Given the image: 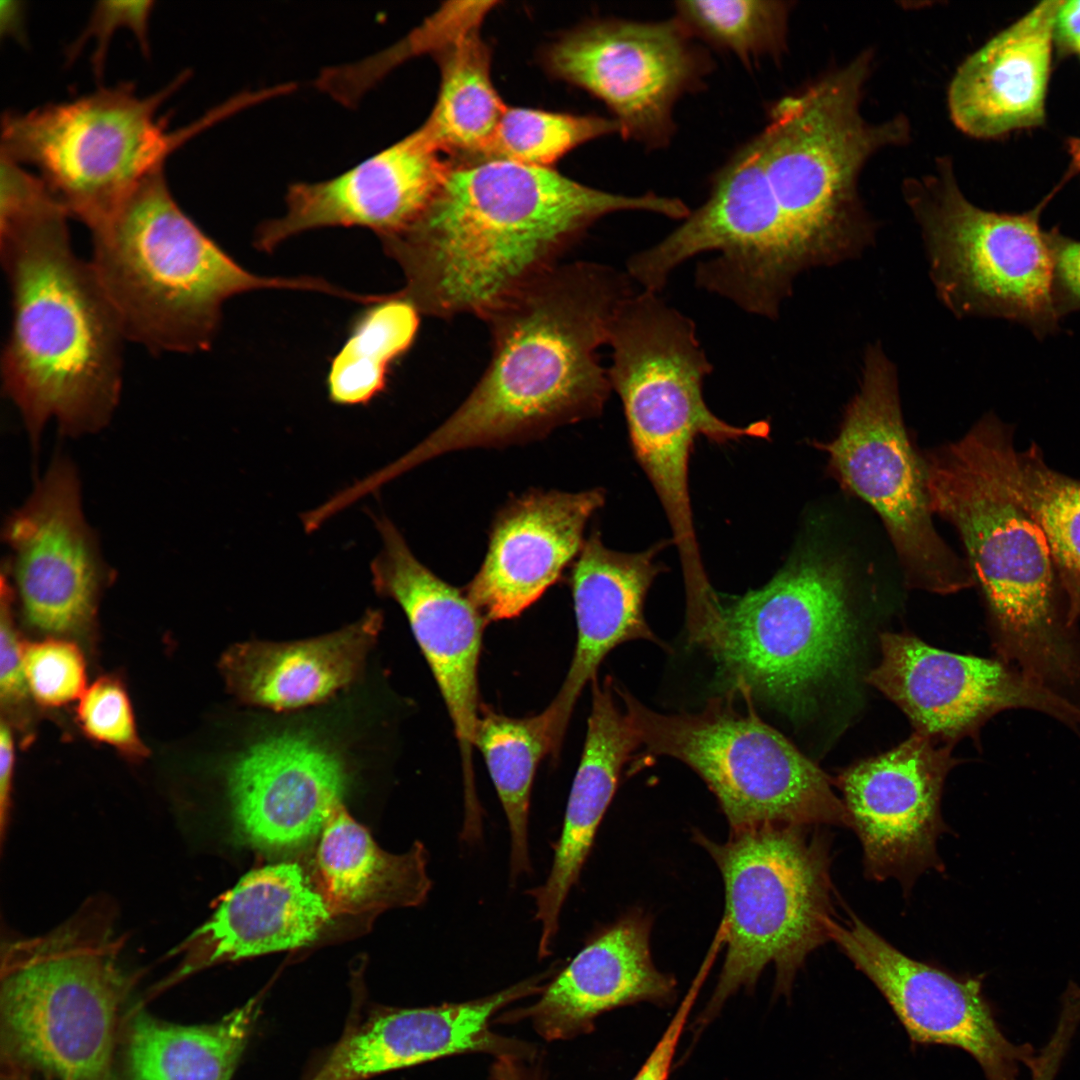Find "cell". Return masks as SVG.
Segmentation results:
<instances>
[{
	"label": "cell",
	"mask_w": 1080,
	"mask_h": 1080,
	"mask_svg": "<svg viewBox=\"0 0 1080 1080\" xmlns=\"http://www.w3.org/2000/svg\"><path fill=\"white\" fill-rule=\"evenodd\" d=\"M688 210L678 198L615 194L550 168L481 159L455 164L413 223L379 239L404 274L398 293L419 313L484 319L558 265L600 218L647 211L683 219Z\"/></svg>",
	"instance_id": "1"
},
{
	"label": "cell",
	"mask_w": 1080,
	"mask_h": 1080,
	"mask_svg": "<svg viewBox=\"0 0 1080 1080\" xmlns=\"http://www.w3.org/2000/svg\"><path fill=\"white\" fill-rule=\"evenodd\" d=\"M68 217L38 181L0 203V255L12 307L2 387L35 453L51 420L71 437L103 429L122 388L126 338L90 262L72 248Z\"/></svg>",
	"instance_id": "2"
},
{
	"label": "cell",
	"mask_w": 1080,
	"mask_h": 1080,
	"mask_svg": "<svg viewBox=\"0 0 1080 1080\" xmlns=\"http://www.w3.org/2000/svg\"><path fill=\"white\" fill-rule=\"evenodd\" d=\"M627 272L594 262L558 264L483 320L492 356L462 404L386 467L394 479L437 456L538 440L599 416L612 391L598 350L620 305L635 293Z\"/></svg>",
	"instance_id": "3"
},
{
	"label": "cell",
	"mask_w": 1080,
	"mask_h": 1080,
	"mask_svg": "<svg viewBox=\"0 0 1080 1080\" xmlns=\"http://www.w3.org/2000/svg\"><path fill=\"white\" fill-rule=\"evenodd\" d=\"M932 513L957 530L982 592L997 658L1080 705V628L1045 536L963 437L922 456Z\"/></svg>",
	"instance_id": "4"
},
{
	"label": "cell",
	"mask_w": 1080,
	"mask_h": 1080,
	"mask_svg": "<svg viewBox=\"0 0 1080 1080\" xmlns=\"http://www.w3.org/2000/svg\"><path fill=\"white\" fill-rule=\"evenodd\" d=\"M90 264L126 340L152 352L207 350L223 304L256 289L337 288L313 277H263L244 269L181 209L163 168L90 229Z\"/></svg>",
	"instance_id": "5"
},
{
	"label": "cell",
	"mask_w": 1080,
	"mask_h": 1080,
	"mask_svg": "<svg viewBox=\"0 0 1080 1080\" xmlns=\"http://www.w3.org/2000/svg\"><path fill=\"white\" fill-rule=\"evenodd\" d=\"M123 947L103 898L46 934L4 944L3 1065L52 1080H112L117 1016L129 987Z\"/></svg>",
	"instance_id": "6"
},
{
	"label": "cell",
	"mask_w": 1080,
	"mask_h": 1080,
	"mask_svg": "<svg viewBox=\"0 0 1080 1080\" xmlns=\"http://www.w3.org/2000/svg\"><path fill=\"white\" fill-rule=\"evenodd\" d=\"M872 55L772 105L756 136L765 171L806 269L859 255L873 228L861 205L857 179L877 151L904 143L903 117L873 124L860 112Z\"/></svg>",
	"instance_id": "7"
},
{
	"label": "cell",
	"mask_w": 1080,
	"mask_h": 1080,
	"mask_svg": "<svg viewBox=\"0 0 1080 1080\" xmlns=\"http://www.w3.org/2000/svg\"><path fill=\"white\" fill-rule=\"evenodd\" d=\"M608 369L625 414L632 449L669 520L681 564L702 562L689 492V460L696 437L724 443L766 438L767 421L735 426L717 417L703 396L713 366L692 319L659 293L635 292L611 325Z\"/></svg>",
	"instance_id": "8"
},
{
	"label": "cell",
	"mask_w": 1080,
	"mask_h": 1080,
	"mask_svg": "<svg viewBox=\"0 0 1080 1080\" xmlns=\"http://www.w3.org/2000/svg\"><path fill=\"white\" fill-rule=\"evenodd\" d=\"M725 886L727 951L703 1027L768 964L788 994L807 956L830 940L834 918L831 839L821 826L763 825L732 831L723 843L695 833Z\"/></svg>",
	"instance_id": "9"
},
{
	"label": "cell",
	"mask_w": 1080,
	"mask_h": 1080,
	"mask_svg": "<svg viewBox=\"0 0 1080 1080\" xmlns=\"http://www.w3.org/2000/svg\"><path fill=\"white\" fill-rule=\"evenodd\" d=\"M187 78L183 72L148 96L122 82L67 102L6 112L1 154L37 168L69 217L92 229L163 168L171 152L236 112L226 101L193 124L168 131L158 111Z\"/></svg>",
	"instance_id": "10"
},
{
	"label": "cell",
	"mask_w": 1080,
	"mask_h": 1080,
	"mask_svg": "<svg viewBox=\"0 0 1080 1080\" xmlns=\"http://www.w3.org/2000/svg\"><path fill=\"white\" fill-rule=\"evenodd\" d=\"M852 638L844 565L806 547L762 587L721 599L701 646L731 689L792 713L842 667Z\"/></svg>",
	"instance_id": "11"
},
{
	"label": "cell",
	"mask_w": 1080,
	"mask_h": 1080,
	"mask_svg": "<svg viewBox=\"0 0 1080 1080\" xmlns=\"http://www.w3.org/2000/svg\"><path fill=\"white\" fill-rule=\"evenodd\" d=\"M625 714L646 751L694 770L716 796L732 831L763 825L847 826L844 804L829 777L786 737L765 723L748 696L735 690L696 713L662 714L616 687Z\"/></svg>",
	"instance_id": "12"
},
{
	"label": "cell",
	"mask_w": 1080,
	"mask_h": 1080,
	"mask_svg": "<svg viewBox=\"0 0 1080 1080\" xmlns=\"http://www.w3.org/2000/svg\"><path fill=\"white\" fill-rule=\"evenodd\" d=\"M904 192L936 292L956 316L1007 319L1039 339L1058 330L1053 251L1040 225L1050 197L1020 214L984 210L964 196L946 160Z\"/></svg>",
	"instance_id": "13"
},
{
	"label": "cell",
	"mask_w": 1080,
	"mask_h": 1080,
	"mask_svg": "<svg viewBox=\"0 0 1080 1080\" xmlns=\"http://www.w3.org/2000/svg\"><path fill=\"white\" fill-rule=\"evenodd\" d=\"M820 448L841 483L880 516L909 584L943 594L974 584L967 562L933 526L922 457L902 418L896 368L880 345L867 349L860 388L839 433Z\"/></svg>",
	"instance_id": "14"
},
{
	"label": "cell",
	"mask_w": 1080,
	"mask_h": 1080,
	"mask_svg": "<svg viewBox=\"0 0 1080 1080\" xmlns=\"http://www.w3.org/2000/svg\"><path fill=\"white\" fill-rule=\"evenodd\" d=\"M691 37L676 17L597 20L552 43L545 64L556 77L601 100L623 137L660 148L674 133L676 102L697 89L711 69Z\"/></svg>",
	"instance_id": "15"
},
{
	"label": "cell",
	"mask_w": 1080,
	"mask_h": 1080,
	"mask_svg": "<svg viewBox=\"0 0 1080 1080\" xmlns=\"http://www.w3.org/2000/svg\"><path fill=\"white\" fill-rule=\"evenodd\" d=\"M2 564L27 622L49 633L88 628L113 576L85 519L72 460L57 453L26 502L3 526Z\"/></svg>",
	"instance_id": "16"
},
{
	"label": "cell",
	"mask_w": 1080,
	"mask_h": 1080,
	"mask_svg": "<svg viewBox=\"0 0 1080 1080\" xmlns=\"http://www.w3.org/2000/svg\"><path fill=\"white\" fill-rule=\"evenodd\" d=\"M829 936L882 993L912 1042L965 1050L987 1080H1019L1022 1064L1037 1072L1034 1049L1000 1030L982 975L957 976L913 959L852 912L845 922L830 921Z\"/></svg>",
	"instance_id": "17"
},
{
	"label": "cell",
	"mask_w": 1080,
	"mask_h": 1080,
	"mask_svg": "<svg viewBox=\"0 0 1080 1080\" xmlns=\"http://www.w3.org/2000/svg\"><path fill=\"white\" fill-rule=\"evenodd\" d=\"M915 732L894 749L844 770L836 785L847 826L863 850L865 875L897 880L904 892L929 869L943 871L937 851L947 831L940 810L950 749Z\"/></svg>",
	"instance_id": "18"
},
{
	"label": "cell",
	"mask_w": 1080,
	"mask_h": 1080,
	"mask_svg": "<svg viewBox=\"0 0 1080 1080\" xmlns=\"http://www.w3.org/2000/svg\"><path fill=\"white\" fill-rule=\"evenodd\" d=\"M881 660L868 681L896 703L916 732L934 741L975 736L991 717L1029 709L1080 733V709L996 658L943 651L900 633L880 637Z\"/></svg>",
	"instance_id": "19"
},
{
	"label": "cell",
	"mask_w": 1080,
	"mask_h": 1080,
	"mask_svg": "<svg viewBox=\"0 0 1080 1080\" xmlns=\"http://www.w3.org/2000/svg\"><path fill=\"white\" fill-rule=\"evenodd\" d=\"M382 548L371 563L375 591L405 613L452 720L464 777L466 808L478 806L472 752L481 703L478 663L487 620L466 595L411 552L396 526L376 518Z\"/></svg>",
	"instance_id": "20"
},
{
	"label": "cell",
	"mask_w": 1080,
	"mask_h": 1080,
	"mask_svg": "<svg viewBox=\"0 0 1080 1080\" xmlns=\"http://www.w3.org/2000/svg\"><path fill=\"white\" fill-rule=\"evenodd\" d=\"M419 127L348 171L320 182L288 187L286 213L261 224L255 246L272 252L282 242L315 228L373 230L379 238L413 223L455 165Z\"/></svg>",
	"instance_id": "21"
},
{
	"label": "cell",
	"mask_w": 1080,
	"mask_h": 1080,
	"mask_svg": "<svg viewBox=\"0 0 1080 1080\" xmlns=\"http://www.w3.org/2000/svg\"><path fill=\"white\" fill-rule=\"evenodd\" d=\"M347 784L343 759L319 737L283 731L262 738L227 774L235 831L262 850L300 848L322 833Z\"/></svg>",
	"instance_id": "22"
},
{
	"label": "cell",
	"mask_w": 1080,
	"mask_h": 1080,
	"mask_svg": "<svg viewBox=\"0 0 1080 1080\" xmlns=\"http://www.w3.org/2000/svg\"><path fill=\"white\" fill-rule=\"evenodd\" d=\"M604 503L601 488L531 490L498 511L483 562L464 588L487 622L519 616L561 578Z\"/></svg>",
	"instance_id": "23"
},
{
	"label": "cell",
	"mask_w": 1080,
	"mask_h": 1080,
	"mask_svg": "<svg viewBox=\"0 0 1080 1080\" xmlns=\"http://www.w3.org/2000/svg\"><path fill=\"white\" fill-rule=\"evenodd\" d=\"M666 544L629 553L606 547L599 531L585 539L569 581L577 626L575 651L558 694L544 710L558 750L581 691L614 648L632 640L666 647L644 617L648 591L663 571L658 555Z\"/></svg>",
	"instance_id": "24"
},
{
	"label": "cell",
	"mask_w": 1080,
	"mask_h": 1080,
	"mask_svg": "<svg viewBox=\"0 0 1080 1080\" xmlns=\"http://www.w3.org/2000/svg\"><path fill=\"white\" fill-rule=\"evenodd\" d=\"M1061 3H1038L960 65L948 90L949 112L959 130L989 139L1044 122Z\"/></svg>",
	"instance_id": "25"
},
{
	"label": "cell",
	"mask_w": 1080,
	"mask_h": 1080,
	"mask_svg": "<svg viewBox=\"0 0 1080 1080\" xmlns=\"http://www.w3.org/2000/svg\"><path fill=\"white\" fill-rule=\"evenodd\" d=\"M332 915L322 892L296 863L253 870L226 892L210 918L172 951L184 954L175 977L221 962L306 945Z\"/></svg>",
	"instance_id": "26"
},
{
	"label": "cell",
	"mask_w": 1080,
	"mask_h": 1080,
	"mask_svg": "<svg viewBox=\"0 0 1080 1080\" xmlns=\"http://www.w3.org/2000/svg\"><path fill=\"white\" fill-rule=\"evenodd\" d=\"M651 924L646 914L632 912L594 935L527 1009L537 1031L547 1040L566 1039L591 1031L595 1018L611 1009L673 1001L674 977L652 961Z\"/></svg>",
	"instance_id": "27"
},
{
	"label": "cell",
	"mask_w": 1080,
	"mask_h": 1080,
	"mask_svg": "<svg viewBox=\"0 0 1080 1080\" xmlns=\"http://www.w3.org/2000/svg\"><path fill=\"white\" fill-rule=\"evenodd\" d=\"M592 705L581 760L566 806L560 838L545 882L528 891L540 923L539 958L552 952L559 921L613 798L621 769L640 745L614 696L609 677L592 681Z\"/></svg>",
	"instance_id": "28"
},
{
	"label": "cell",
	"mask_w": 1080,
	"mask_h": 1080,
	"mask_svg": "<svg viewBox=\"0 0 1080 1080\" xmlns=\"http://www.w3.org/2000/svg\"><path fill=\"white\" fill-rule=\"evenodd\" d=\"M550 972L473 1001L382 1012L347 1035L318 1074L324 1080H360L453 1054L503 1049L488 1030L489 1019L543 989Z\"/></svg>",
	"instance_id": "29"
},
{
	"label": "cell",
	"mask_w": 1080,
	"mask_h": 1080,
	"mask_svg": "<svg viewBox=\"0 0 1080 1080\" xmlns=\"http://www.w3.org/2000/svg\"><path fill=\"white\" fill-rule=\"evenodd\" d=\"M382 624L381 611L368 610L323 636L238 643L221 657L220 671L228 691L247 705L290 711L322 703L360 677Z\"/></svg>",
	"instance_id": "30"
},
{
	"label": "cell",
	"mask_w": 1080,
	"mask_h": 1080,
	"mask_svg": "<svg viewBox=\"0 0 1080 1080\" xmlns=\"http://www.w3.org/2000/svg\"><path fill=\"white\" fill-rule=\"evenodd\" d=\"M963 438L985 470L1043 532L1071 615L1079 622L1080 479L1051 468L1035 443L1016 449L1013 427L992 413Z\"/></svg>",
	"instance_id": "31"
},
{
	"label": "cell",
	"mask_w": 1080,
	"mask_h": 1080,
	"mask_svg": "<svg viewBox=\"0 0 1080 1080\" xmlns=\"http://www.w3.org/2000/svg\"><path fill=\"white\" fill-rule=\"evenodd\" d=\"M428 856L418 841L402 854L384 851L341 804L321 833L317 853L321 892L332 914L419 906L432 887Z\"/></svg>",
	"instance_id": "32"
},
{
	"label": "cell",
	"mask_w": 1080,
	"mask_h": 1080,
	"mask_svg": "<svg viewBox=\"0 0 1080 1080\" xmlns=\"http://www.w3.org/2000/svg\"><path fill=\"white\" fill-rule=\"evenodd\" d=\"M486 13L463 11L430 51L440 68L435 105L420 126L450 156L483 159L506 109L491 79L489 48L479 26Z\"/></svg>",
	"instance_id": "33"
},
{
	"label": "cell",
	"mask_w": 1080,
	"mask_h": 1080,
	"mask_svg": "<svg viewBox=\"0 0 1080 1080\" xmlns=\"http://www.w3.org/2000/svg\"><path fill=\"white\" fill-rule=\"evenodd\" d=\"M258 1014L255 1000L205 1025L134 1019L127 1058L132 1080H230Z\"/></svg>",
	"instance_id": "34"
},
{
	"label": "cell",
	"mask_w": 1080,
	"mask_h": 1080,
	"mask_svg": "<svg viewBox=\"0 0 1080 1080\" xmlns=\"http://www.w3.org/2000/svg\"><path fill=\"white\" fill-rule=\"evenodd\" d=\"M474 747L483 755L505 812L510 832V879L531 872L529 810L539 762L555 755L549 722L542 711L509 717L481 705Z\"/></svg>",
	"instance_id": "35"
},
{
	"label": "cell",
	"mask_w": 1080,
	"mask_h": 1080,
	"mask_svg": "<svg viewBox=\"0 0 1080 1080\" xmlns=\"http://www.w3.org/2000/svg\"><path fill=\"white\" fill-rule=\"evenodd\" d=\"M419 314L398 292L369 308L331 363L329 399L339 405L368 404L383 392L392 363L415 340Z\"/></svg>",
	"instance_id": "36"
},
{
	"label": "cell",
	"mask_w": 1080,
	"mask_h": 1080,
	"mask_svg": "<svg viewBox=\"0 0 1080 1080\" xmlns=\"http://www.w3.org/2000/svg\"><path fill=\"white\" fill-rule=\"evenodd\" d=\"M790 3L774 0H685L676 18L693 36L725 49L746 64L779 56L785 48Z\"/></svg>",
	"instance_id": "37"
},
{
	"label": "cell",
	"mask_w": 1080,
	"mask_h": 1080,
	"mask_svg": "<svg viewBox=\"0 0 1080 1080\" xmlns=\"http://www.w3.org/2000/svg\"><path fill=\"white\" fill-rule=\"evenodd\" d=\"M615 132L620 126L614 118L506 107L483 159L549 168L576 147Z\"/></svg>",
	"instance_id": "38"
},
{
	"label": "cell",
	"mask_w": 1080,
	"mask_h": 1080,
	"mask_svg": "<svg viewBox=\"0 0 1080 1080\" xmlns=\"http://www.w3.org/2000/svg\"><path fill=\"white\" fill-rule=\"evenodd\" d=\"M77 720L91 740L107 744L130 760L148 755L137 732L132 705L122 681L104 675L94 681L79 699Z\"/></svg>",
	"instance_id": "39"
},
{
	"label": "cell",
	"mask_w": 1080,
	"mask_h": 1080,
	"mask_svg": "<svg viewBox=\"0 0 1080 1080\" xmlns=\"http://www.w3.org/2000/svg\"><path fill=\"white\" fill-rule=\"evenodd\" d=\"M24 666L28 690L43 707L66 705L86 690L85 660L70 641L48 638L26 643Z\"/></svg>",
	"instance_id": "40"
},
{
	"label": "cell",
	"mask_w": 1080,
	"mask_h": 1080,
	"mask_svg": "<svg viewBox=\"0 0 1080 1080\" xmlns=\"http://www.w3.org/2000/svg\"><path fill=\"white\" fill-rule=\"evenodd\" d=\"M152 9L153 2L151 1H100L96 3L82 35L69 48V59L76 57L84 43L93 37L96 48L92 55V65L95 75L100 77L104 70L110 39L116 29L123 27L134 33L142 51L147 54L149 52L148 22Z\"/></svg>",
	"instance_id": "41"
},
{
	"label": "cell",
	"mask_w": 1080,
	"mask_h": 1080,
	"mask_svg": "<svg viewBox=\"0 0 1080 1080\" xmlns=\"http://www.w3.org/2000/svg\"><path fill=\"white\" fill-rule=\"evenodd\" d=\"M13 588L7 574L1 572L0 609V697L3 706L14 708L28 695L25 675V645L14 624Z\"/></svg>",
	"instance_id": "42"
},
{
	"label": "cell",
	"mask_w": 1080,
	"mask_h": 1080,
	"mask_svg": "<svg viewBox=\"0 0 1080 1080\" xmlns=\"http://www.w3.org/2000/svg\"><path fill=\"white\" fill-rule=\"evenodd\" d=\"M1053 251V297L1060 319L1080 311V240L1049 230Z\"/></svg>",
	"instance_id": "43"
},
{
	"label": "cell",
	"mask_w": 1080,
	"mask_h": 1080,
	"mask_svg": "<svg viewBox=\"0 0 1080 1080\" xmlns=\"http://www.w3.org/2000/svg\"><path fill=\"white\" fill-rule=\"evenodd\" d=\"M703 975L693 983L662 1037L632 1080H667L680 1036L696 1000Z\"/></svg>",
	"instance_id": "44"
},
{
	"label": "cell",
	"mask_w": 1080,
	"mask_h": 1080,
	"mask_svg": "<svg viewBox=\"0 0 1080 1080\" xmlns=\"http://www.w3.org/2000/svg\"><path fill=\"white\" fill-rule=\"evenodd\" d=\"M14 741L8 724L0 726V832L4 841L10 810V794L14 770Z\"/></svg>",
	"instance_id": "45"
},
{
	"label": "cell",
	"mask_w": 1080,
	"mask_h": 1080,
	"mask_svg": "<svg viewBox=\"0 0 1080 1080\" xmlns=\"http://www.w3.org/2000/svg\"><path fill=\"white\" fill-rule=\"evenodd\" d=\"M1055 38L1080 55V0L1062 1L1057 12Z\"/></svg>",
	"instance_id": "46"
},
{
	"label": "cell",
	"mask_w": 1080,
	"mask_h": 1080,
	"mask_svg": "<svg viewBox=\"0 0 1080 1080\" xmlns=\"http://www.w3.org/2000/svg\"><path fill=\"white\" fill-rule=\"evenodd\" d=\"M493 1080H538L528 1072L512 1056L503 1055L498 1058L493 1066Z\"/></svg>",
	"instance_id": "47"
},
{
	"label": "cell",
	"mask_w": 1080,
	"mask_h": 1080,
	"mask_svg": "<svg viewBox=\"0 0 1080 1080\" xmlns=\"http://www.w3.org/2000/svg\"><path fill=\"white\" fill-rule=\"evenodd\" d=\"M23 8L20 2L4 1L1 4V32L23 39Z\"/></svg>",
	"instance_id": "48"
},
{
	"label": "cell",
	"mask_w": 1080,
	"mask_h": 1080,
	"mask_svg": "<svg viewBox=\"0 0 1080 1080\" xmlns=\"http://www.w3.org/2000/svg\"><path fill=\"white\" fill-rule=\"evenodd\" d=\"M1068 152L1071 157V167L1075 172H1080V138H1071L1067 142Z\"/></svg>",
	"instance_id": "49"
},
{
	"label": "cell",
	"mask_w": 1080,
	"mask_h": 1080,
	"mask_svg": "<svg viewBox=\"0 0 1080 1080\" xmlns=\"http://www.w3.org/2000/svg\"><path fill=\"white\" fill-rule=\"evenodd\" d=\"M1 1080H35L32 1075L23 1072L19 1069L4 1066L1 1073Z\"/></svg>",
	"instance_id": "50"
},
{
	"label": "cell",
	"mask_w": 1080,
	"mask_h": 1080,
	"mask_svg": "<svg viewBox=\"0 0 1080 1080\" xmlns=\"http://www.w3.org/2000/svg\"><path fill=\"white\" fill-rule=\"evenodd\" d=\"M312 1080H323L318 1074Z\"/></svg>",
	"instance_id": "51"
}]
</instances>
